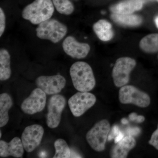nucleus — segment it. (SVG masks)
<instances>
[{
  "label": "nucleus",
  "instance_id": "2",
  "mask_svg": "<svg viewBox=\"0 0 158 158\" xmlns=\"http://www.w3.org/2000/svg\"><path fill=\"white\" fill-rule=\"evenodd\" d=\"M54 10L52 0H35L25 7L23 10L22 17L33 24H39L51 19Z\"/></svg>",
  "mask_w": 158,
  "mask_h": 158
},
{
  "label": "nucleus",
  "instance_id": "18",
  "mask_svg": "<svg viewBox=\"0 0 158 158\" xmlns=\"http://www.w3.org/2000/svg\"><path fill=\"white\" fill-rule=\"evenodd\" d=\"M13 105L11 97L4 93L0 95V127L6 126L9 120V111Z\"/></svg>",
  "mask_w": 158,
  "mask_h": 158
},
{
  "label": "nucleus",
  "instance_id": "7",
  "mask_svg": "<svg viewBox=\"0 0 158 158\" xmlns=\"http://www.w3.org/2000/svg\"><path fill=\"white\" fill-rule=\"evenodd\" d=\"M96 102V97L93 94L79 91L69 99L68 105L73 115L78 117L92 107Z\"/></svg>",
  "mask_w": 158,
  "mask_h": 158
},
{
  "label": "nucleus",
  "instance_id": "25",
  "mask_svg": "<svg viewBox=\"0 0 158 158\" xmlns=\"http://www.w3.org/2000/svg\"><path fill=\"white\" fill-rule=\"evenodd\" d=\"M130 119L132 121H135L138 123H141L144 121L145 118L144 116H137L135 113H132L130 114L129 116Z\"/></svg>",
  "mask_w": 158,
  "mask_h": 158
},
{
  "label": "nucleus",
  "instance_id": "21",
  "mask_svg": "<svg viewBox=\"0 0 158 158\" xmlns=\"http://www.w3.org/2000/svg\"><path fill=\"white\" fill-rule=\"evenodd\" d=\"M56 152L53 156L54 158H70L71 151L68 144L63 139H57L54 142Z\"/></svg>",
  "mask_w": 158,
  "mask_h": 158
},
{
  "label": "nucleus",
  "instance_id": "15",
  "mask_svg": "<svg viewBox=\"0 0 158 158\" xmlns=\"http://www.w3.org/2000/svg\"><path fill=\"white\" fill-rule=\"evenodd\" d=\"M143 0H123L111 6L112 13L120 14H133L143 8Z\"/></svg>",
  "mask_w": 158,
  "mask_h": 158
},
{
  "label": "nucleus",
  "instance_id": "5",
  "mask_svg": "<svg viewBox=\"0 0 158 158\" xmlns=\"http://www.w3.org/2000/svg\"><path fill=\"white\" fill-rule=\"evenodd\" d=\"M136 65L135 60L130 57H121L117 59L112 70L114 85L117 88H121L127 85L130 81V74Z\"/></svg>",
  "mask_w": 158,
  "mask_h": 158
},
{
  "label": "nucleus",
  "instance_id": "12",
  "mask_svg": "<svg viewBox=\"0 0 158 158\" xmlns=\"http://www.w3.org/2000/svg\"><path fill=\"white\" fill-rule=\"evenodd\" d=\"M62 47L65 53L72 58L77 59L85 58L90 50L88 44L79 42L72 36H69L64 40Z\"/></svg>",
  "mask_w": 158,
  "mask_h": 158
},
{
  "label": "nucleus",
  "instance_id": "9",
  "mask_svg": "<svg viewBox=\"0 0 158 158\" xmlns=\"http://www.w3.org/2000/svg\"><path fill=\"white\" fill-rule=\"evenodd\" d=\"M46 101V94L37 88L33 90L30 96L23 101L21 108L24 113L33 115L41 112L44 109Z\"/></svg>",
  "mask_w": 158,
  "mask_h": 158
},
{
  "label": "nucleus",
  "instance_id": "16",
  "mask_svg": "<svg viewBox=\"0 0 158 158\" xmlns=\"http://www.w3.org/2000/svg\"><path fill=\"white\" fill-rule=\"evenodd\" d=\"M93 29L97 36L102 41H109L114 37L112 25L106 20H99L93 25Z\"/></svg>",
  "mask_w": 158,
  "mask_h": 158
},
{
  "label": "nucleus",
  "instance_id": "23",
  "mask_svg": "<svg viewBox=\"0 0 158 158\" xmlns=\"http://www.w3.org/2000/svg\"><path fill=\"white\" fill-rule=\"evenodd\" d=\"M6 15L2 8H0V37H2L6 28Z\"/></svg>",
  "mask_w": 158,
  "mask_h": 158
},
{
  "label": "nucleus",
  "instance_id": "27",
  "mask_svg": "<svg viewBox=\"0 0 158 158\" xmlns=\"http://www.w3.org/2000/svg\"><path fill=\"white\" fill-rule=\"evenodd\" d=\"M144 2H155L156 1V0H143Z\"/></svg>",
  "mask_w": 158,
  "mask_h": 158
},
{
  "label": "nucleus",
  "instance_id": "22",
  "mask_svg": "<svg viewBox=\"0 0 158 158\" xmlns=\"http://www.w3.org/2000/svg\"><path fill=\"white\" fill-rule=\"evenodd\" d=\"M54 7L59 13L69 15L73 12L74 7L69 0H52Z\"/></svg>",
  "mask_w": 158,
  "mask_h": 158
},
{
  "label": "nucleus",
  "instance_id": "14",
  "mask_svg": "<svg viewBox=\"0 0 158 158\" xmlns=\"http://www.w3.org/2000/svg\"><path fill=\"white\" fill-rule=\"evenodd\" d=\"M135 139L131 136H126L116 142L112 147L110 156L113 158L127 157L130 151L136 146Z\"/></svg>",
  "mask_w": 158,
  "mask_h": 158
},
{
  "label": "nucleus",
  "instance_id": "29",
  "mask_svg": "<svg viewBox=\"0 0 158 158\" xmlns=\"http://www.w3.org/2000/svg\"><path fill=\"white\" fill-rule=\"evenodd\" d=\"M156 1H157V2H158V0H156Z\"/></svg>",
  "mask_w": 158,
  "mask_h": 158
},
{
  "label": "nucleus",
  "instance_id": "6",
  "mask_svg": "<svg viewBox=\"0 0 158 158\" xmlns=\"http://www.w3.org/2000/svg\"><path fill=\"white\" fill-rule=\"evenodd\" d=\"M119 102L123 104H131L141 108H146L150 104V97L148 94L133 85L121 87L118 92Z\"/></svg>",
  "mask_w": 158,
  "mask_h": 158
},
{
  "label": "nucleus",
  "instance_id": "1",
  "mask_svg": "<svg viewBox=\"0 0 158 158\" xmlns=\"http://www.w3.org/2000/svg\"><path fill=\"white\" fill-rule=\"evenodd\" d=\"M69 73L74 87L81 92H89L96 85L93 70L88 63L77 62L71 65Z\"/></svg>",
  "mask_w": 158,
  "mask_h": 158
},
{
  "label": "nucleus",
  "instance_id": "19",
  "mask_svg": "<svg viewBox=\"0 0 158 158\" xmlns=\"http://www.w3.org/2000/svg\"><path fill=\"white\" fill-rule=\"evenodd\" d=\"M11 57L8 50L1 49L0 50V80L5 81L11 76Z\"/></svg>",
  "mask_w": 158,
  "mask_h": 158
},
{
  "label": "nucleus",
  "instance_id": "3",
  "mask_svg": "<svg viewBox=\"0 0 158 158\" xmlns=\"http://www.w3.org/2000/svg\"><path fill=\"white\" fill-rule=\"evenodd\" d=\"M36 35L40 39L48 40L57 43L63 39L68 31L67 27L54 19L40 23L36 29Z\"/></svg>",
  "mask_w": 158,
  "mask_h": 158
},
{
  "label": "nucleus",
  "instance_id": "8",
  "mask_svg": "<svg viewBox=\"0 0 158 158\" xmlns=\"http://www.w3.org/2000/svg\"><path fill=\"white\" fill-rule=\"evenodd\" d=\"M65 105L66 100L62 95L57 94L51 97L49 100L47 115L46 123L49 127L53 129L59 126Z\"/></svg>",
  "mask_w": 158,
  "mask_h": 158
},
{
  "label": "nucleus",
  "instance_id": "17",
  "mask_svg": "<svg viewBox=\"0 0 158 158\" xmlns=\"http://www.w3.org/2000/svg\"><path fill=\"white\" fill-rule=\"evenodd\" d=\"M111 19L119 25L128 27H136L141 25L143 22L142 18L135 14H120L113 13Z\"/></svg>",
  "mask_w": 158,
  "mask_h": 158
},
{
  "label": "nucleus",
  "instance_id": "26",
  "mask_svg": "<svg viewBox=\"0 0 158 158\" xmlns=\"http://www.w3.org/2000/svg\"><path fill=\"white\" fill-rule=\"evenodd\" d=\"M155 23L157 28L158 29V15H157L155 18Z\"/></svg>",
  "mask_w": 158,
  "mask_h": 158
},
{
  "label": "nucleus",
  "instance_id": "10",
  "mask_svg": "<svg viewBox=\"0 0 158 158\" xmlns=\"http://www.w3.org/2000/svg\"><path fill=\"white\" fill-rule=\"evenodd\" d=\"M44 134V129L40 125L33 124L25 128L22 135L21 140L26 152H32L39 146Z\"/></svg>",
  "mask_w": 158,
  "mask_h": 158
},
{
  "label": "nucleus",
  "instance_id": "20",
  "mask_svg": "<svg viewBox=\"0 0 158 158\" xmlns=\"http://www.w3.org/2000/svg\"><path fill=\"white\" fill-rule=\"evenodd\" d=\"M139 47L147 53L158 52V33L148 34L142 38L139 42Z\"/></svg>",
  "mask_w": 158,
  "mask_h": 158
},
{
  "label": "nucleus",
  "instance_id": "13",
  "mask_svg": "<svg viewBox=\"0 0 158 158\" xmlns=\"http://www.w3.org/2000/svg\"><path fill=\"white\" fill-rule=\"evenodd\" d=\"M24 149L22 140L18 137H15L9 143L3 140L0 141L1 158H6L9 156L22 158Z\"/></svg>",
  "mask_w": 158,
  "mask_h": 158
},
{
  "label": "nucleus",
  "instance_id": "24",
  "mask_svg": "<svg viewBox=\"0 0 158 158\" xmlns=\"http://www.w3.org/2000/svg\"><path fill=\"white\" fill-rule=\"evenodd\" d=\"M148 143L158 150V124L157 128L152 133Z\"/></svg>",
  "mask_w": 158,
  "mask_h": 158
},
{
  "label": "nucleus",
  "instance_id": "11",
  "mask_svg": "<svg viewBox=\"0 0 158 158\" xmlns=\"http://www.w3.org/2000/svg\"><path fill=\"white\" fill-rule=\"evenodd\" d=\"M37 88L43 90L47 94L52 95L60 93L66 85V80L62 76H41L36 80Z\"/></svg>",
  "mask_w": 158,
  "mask_h": 158
},
{
  "label": "nucleus",
  "instance_id": "4",
  "mask_svg": "<svg viewBox=\"0 0 158 158\" xmlns=\"http://www.w3.org/2000/svg\"><path fill=\"white\" fill-rule=\"evenodd\" d=\"M110 131V124L107 119L95 123L86 134V140L90 147L98 152L103 151Z\"/></svg>",
  "mask_w": 158,
  "mask_h": 158
},
{
  "label": "nucleus",
  "instance_id": "28",
  "mask_svg": "<svg viewBox=\"0 0 158 158\" xmlns=\"http://www.w3.org/2000/svg\"><path fill=\"white\" fill-rule=\"evenodd\" d=\"M2 131H0V138H1V137H2Z\"/></svg>",
  "mask_w": 158,
  "mask_h": 158
}]
</instances>
